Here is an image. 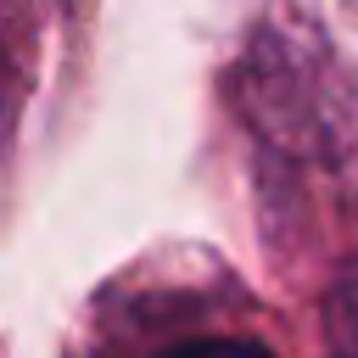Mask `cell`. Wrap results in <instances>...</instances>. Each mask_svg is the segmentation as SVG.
<instances>
[{"mask_svg": "<svg viewBox=\"0 0 358 358\" xmlns=\"http://www.w3.org/2000/svg\"><path fill=\"white\" fill-rule=\"evenodd\" d=\"M168 358H268V352L252 347V341H190V347L168 352Z\"/></svg>", "mask_w": 358, "mask_h": 358, "instance_id": "6da1fadb", "label": "cell"}]
</instances>
